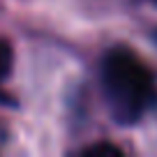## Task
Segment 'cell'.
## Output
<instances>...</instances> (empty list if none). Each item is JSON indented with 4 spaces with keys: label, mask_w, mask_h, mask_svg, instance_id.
Returning a JSON list of instances; mask_svg holds the SVG:
<instances>
[{
    "label": "cell",
    "mask_w": 157,
    "mask_h": 157,
    "mask_svg": "<svg viewBox=\"0 0 157 157\" xmlns=\"http://www.w3.org/2000/svg\"><path fill=\"white\" fill-rule=\"evenodd\" d=\"M102 88L113 118L132 125L157 102V83L148 65L129 49H111L102 63Z\"/></svg>",
    "instance_id": "1"
},
{
    "label": "cell",
    "mask_w": 157,
    "mask_h": 157,
    "mask_svg": "<svg viewBox=\"0 0 157 157\" xmlns=\"http://www.w3.org/2000/svg\"><path fill=\"white\" fill-rule=\"evenodd\" d=\"M12 63H14V51L7 39H0V83L10 76L12 72Z\"/></svg>",
    "instance_id": "2"
},
{
    "label": "cell",
    "mask_w": 157,
    "mask_h": 157,
    "mask_svg": "<svg viewBox=\"0 0 157 157\" xmlns=\"http://www.w3.org/2000/svg\"><path fill=\"white\" fill-rule=\"evenodd\" d=\"M86 155H123V150L116 146H111V143H95V146H88L86 148Z\"/></svg>",
    "instance_id": "3"
},
{
    "label": "cell",
    "mask_w": 157,
    "mask_h": 157,
    "mask_svg": "<svg viewBox=\"0 0 157 157\" xmlns=\"http://www.w3.org/2000/svg\"><path fill=\"white\" fill-rule=\"evenodd\" d=\"M155 2H157V0H155Z\"/></svg>",
    "instance_id": "4"
}]
</instances>
